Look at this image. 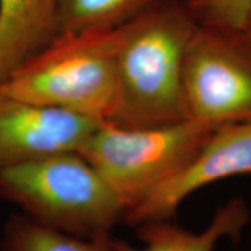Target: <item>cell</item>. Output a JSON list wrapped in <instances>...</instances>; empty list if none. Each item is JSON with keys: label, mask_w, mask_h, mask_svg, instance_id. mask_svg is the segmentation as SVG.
Here are the masks:
<instances>
[{"label": "cell", "mask_w": 251, "mask_h": 251, "mask_svg": "<svg viewBox=\"0 0 251 251\" xmlns=\"http://www.w3.org/2000/svg\"><path fill=\"white\" fill-rule=\"evenodd\" d=\"M161 0H58L61 33L117 28Z\"/></svg>", "instance_id": "30bf717a"}, {"label": "cell", "mask_w": 251, "mask_h": 251, "mask_svg": "<svg viewBox=\"0 0 251 251\" xmlns=\"http://www.w3.org/2000/svg\"><path fill=\"white\" fill-rule=\"evenodd\" d=\"M109 240L94 242L45 227L26 215H14L2 229L0 251H111Z\"/></svg>", "instance_id": "8fae6325"}, {"label": "cell", "mask_w": 251, "mask_h": 251, "mask_svg": "<svg viewBox=\"0 0 251 251\" xmlns=\"http://www.w3.org/2000/svg\"><path fill=\"white\" fill-rule=\"evenodd\" d=\"M249 34H250V36H251V28H250V30H249Z\"/></svg>", "instance_id": "4fadbf2b"}, {"label": "cell", "mask_w": 251, "mask_h": 251, "mask_svg": "<svg viewBox=\"0 0 251 251\" xmlns=\"http://www.w3.org/2000/svg\"><path fill=\"white\" fill-rule=\"evenodd\" d=\"M100 124L67 109L0 102V171L45 157L78 152Z\"/></svg>", "instance_id": "52a82bcc"}, {"label": "cell", "mask_w": 251, "mask_h": 251, "mask_svg": "<svg viewBox=\"0 0 251 251\" xmlns=\"http://www.w3.org/2000/svg\"><path fill=\"white\" fill-rule=\"evenodd\" d=\"M198 26L249 33L251 0H181Z\"/></svg>", "instance_id": "7c38bea8"}, {"label": "cell", "mask_w": 251, "mask_h": 251, "mask_svg": "<svg viewBox=\"0 0 251 251\" xmlns=\"http://www.w3.org/2000/svg\"><path fill=\"white\" fill-rule=\"evenodd\" d=\"M238 175H251V120L214 129L179 174L126 212L122 221L136 228L146 222L170 219L194 192Z\"/></svg>", "instance_id": "8992f818"}, {"label": "cell", "mask_w": 251, "mask_h": 251, "mask_svg": "<svg viewBox=\"0 0 251 251\" xmlns=\"http://www.w3.org/2000/svg\"><path fill=\"white\" fill-rule=\"evenodd\" d=\"M184 99L192 120H251L250 34L197 26L185 54Z\"/></svg>", "instance_id": "5b68a950"}, {"label": "cell", "mask_w": 251, "mask_h": 251, "mask_svg": "<svg viewBox=\"0 0 251 251\" xmlns=\"http://www.w3.org/2000/svg\"><path fill=\"white\" fill-rule=\"evenodd\" d=\"M58 34V0H0V81Z\"/></svg>", "instance_id": "9c48e42d"}, {"label": "cell", "mask_w": 251, "mask_h": 251, "mask_svg": "<svg viewBox=\"0 0 251 251\" xmlns=\"http://www.w3.org/2000/svg\"><path fill=\"white\" fill-rule=\"evenodd\" d=\"M121 26L61 33L0 81V102L48 106L109 122L118 99Z\"/></svg>", "instance_id": "7a4b0ae2"}, {"label": "cell", "mask_w": 251, "mask_h": 251, "mask_svg": "<svg viewBox=\"0 0 251 251\" xmlns=\"http://www.w3.org/2000/svg\"><path fill=\"white\" fill-rule=\"evenodd\" d=\"M250 219V209L241 198H233L216 209L207 228L199 233L187 230L170 219L137 226L139 246L111 238V251H214L224 238L240 237Z\"/></svg>", "instance_id": "ba28073f"}, {"label": "cell", "mask_w": 251, "mask_h": 251, "mask_svg": "<svg viewBox=\"0 0 251 251\" xmlns=\"http://www.w3.org/2000/svg\"><path fill=\"white\" fill-rule=\"evenodd\" d=\"M197 26L181 0H161L122 25L109 124L146 128L187 120L184 62Z\"/></svg>", "instance_id": "6da1fadb"}, {"label": "cell", "mask_w": 251, "mask_h": 251, "mask_svg": "<svg viewBox=\"0 0 251 251\" xmlns=\"http://www.w3.org/2000/svg\"><path fill=\"white\" fill-rule=\"evenodd\" d=\"M0 196L45 227L107 242L125 208L78 152L45 157L0 171Z\"/></svg>", "instance_id": "3957f363"}, {"label": "cell", "mask_w": 251, "mask_h": 251, "mask_svg": "<svg viewBox=\"0 0 251 251\" xmlns=\"http://www.w3.org/2000/svg\"><path fill=\"white\" fill-rule=\"evenodd\" d=\"M218 127L192 119L146 128L101 122L78 153L101 176L126 213L179 174Z\"/></svg>", "instance_id": "277c9868"}]
</instances>
